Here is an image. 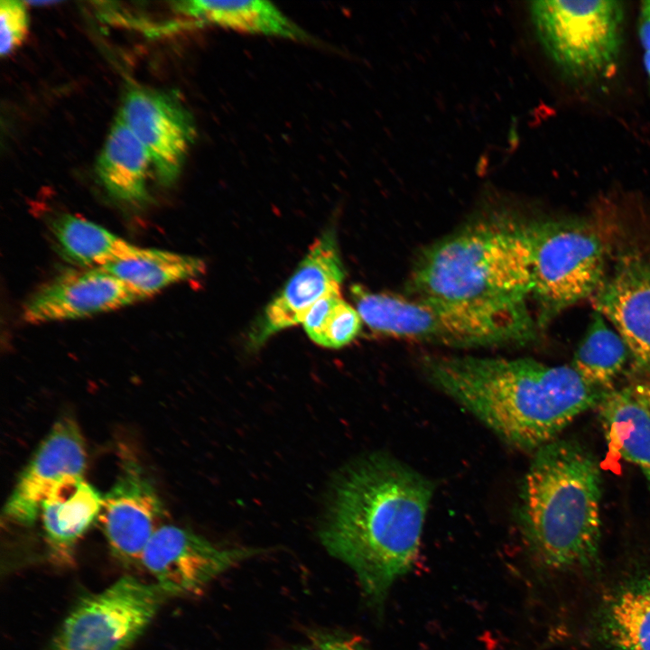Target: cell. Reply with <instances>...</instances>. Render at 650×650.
Listing matches in <instances>:
<instances>
[{
    "label": "cell",
    "mask_w": 650,
    "mask_h": 650,
    "mask_svg": "<svg viewBox=\"0 0 650 650\" xmlns=\"http://www.w3.org/2000/svg\"><path fill=\"white\" fill-rule=\"evenodd\" d=\"M432 494L429 478L383 454L354 465L335 490L321 542L354 571L376 609L413 565Z\"/></svg>",
    "instance_id": "6da1fadb"
},
{
    "label": "cell",
    "mask_w": 650,
    "mask_h": 650,
    "mask_svg": "<svg viewBox=\"0 0 650 650\" xmlns=\"http://www.w3.org/2000/svg\"><path fill=\"white\" fill-rule=\"evenodd\" d=\"M422 370L500 439L525 450L556 440L607 391L586 382L571 365L529 358L426 356Z\"/></svg>",
    "instance_id": "7a4b0ae2"
},
{
    "label": "cell",
    "mask_w": 650,
    "mask_h": 650,
    "mask_svg": "<svg viewBox=\"0 0 650 650\" xmlns=\"http://www.w3.org/2000/svg\"><path fill=\"white\" fill-rule=\"evenodd\" d=\"M600 497L599 463L581 444L556 439L535 450L522 486L519 519L543 566L581 573L598 566Z\"/></svg>",
    "instance_id": "3957f363"
},
{
    "label": "cell",
    "mask_w": 650,
    "mask_h": 650,
    "mask_svg": "<svg viewBox=\"0 0 650 650\" xmlns=\"http://www.w3.org/2000/svg\"><path fill=\"white\" fill-rule=\"evenodd\" d=\"M533 290L528 224L477 219L424 248L407 283L409 297L489 304L526 303Z\"/></svg>",
    "instance_id": "277c9868"
},
{
    "label": "cell",
    "mask_w": 650,
    "mask_h": 650,
    "mask_svg": "<svg viewBox=\"0 0 650 650\" xmlns=\"http://www.w3.org/2000/svg\"><path fill=\"white\" fill-rule=\"evenodd\" d=\"M363 323L383 335L449 347L524 344L537 322L526 303L489 304L413 298L351 287Z\"/></svg>",
    "instance_id": "5b68a950"
},
{
    "label": "cell",
    "mask_w": 650,
    "mask_h": 650,
    "mask_svg": "<svg viewBox=\"0 0 650 650\" xmlns=\"http://www.w3.org/2000/svg\"><path fill=\"white\" fill-rule=\"evenodd\" d=\"M529 9L543 51L566 79L588 86L613 74L624 39L622 2L540 0Z\"/></svg>",
    "instance_id": "8992f818"
},
{
    "label": "cell",
    "mask_w": 650,
    "mask_h": 650,
    "mask_svg": "<svg viewBox=\"0 0 650 650\" xmlns=\"http://www.w3.org/2000/svg\"><path fill=\"white\" fill-rule=\"evenodd\" d=\"M532 250V294L536 322L546 325L561 311L591 297L604 275L605 253L598 235L569 220L528 224Z\"/></svg>",
    "instance_id": "52a82bcc"
},
{
    "label": "cell",
    "mask_w": 650,
    "mask_h": 650,
    "mask_svg": "<svg viewBox=\"0 0 650 650\" xmlns=\"http://www.w3.org/2000/svg\"><path fill=\"white\" fill-rule=\"evenodd\" d=\"M168 598L154 582L124 576L79 600L47 650H127Z\"/></svg>",
    "instance_id": "ba28073f"
},
{
    "label": "cell",
    "mask_w": 650,
    "mask_h": 650,
    "mask_svg": "<svg viewBox=\"0 0 650 650\" xmlns=\"http://www.w3.org/2000/svg\"><path fill=\"white\" fill-rule=\"evenodd\" d=\"M261 552L219 547L188 529L163 525L147 543L141 567L169 597L181 596L200 591L228 569Z\"/></svg>",
    "instance_id": "9c48e42d"
},
{
    "label": "cell",
    "mask_w": 650,
    "mask_h": 650,
    "mask_svg": "<svg viewBox=\"0 0 650 650\" xmlns=\"http://www.w3.org/2000/svg\"><path fill=\"white\" fill-rule=\"evenodd\" d=\"M117 117L147 150L159 181L172 185L179 177L194 142V121L181 100L162 90L131 87Z\"/></svg>",
    "instance_id": "30bf717a"
},
{
    "label": "cell",
    "mask_w": 650,
    "mask_h": 650,
    "mask_svg": "<svg viewBox=\"0 0 650 650\" xmlns=\"http://www.w3.org/2000/svg\"><path fill=\"white\" fill-rule=\"evenodd\" d=\"M116 482L103 495L98 522L114 557L128 568L141 567L143 552L163 525L159 495L136 460L121 461Z\"/></svg>",
    "instance_id": "8fae6325"
},
{
    "label": "cell",
    "mask_w": 650,
    "mask_h": 650,
    "mask_svg": "<svg viewBox=\"0 0 650 650\" xmlns=\"http://www.w3.org/2000/svg\"><path fill=\"white\" fill-rule=\"evenodd\" d=\"M87 453L74 420L60 419L24 468L7 499V520L30 525L40 515L42 503L62 483L84 478Z\"/></svg>",
    "instance_id": "7c38bea8"
},
{
    "label": "cell",
    "mask_w": 650,
    "mask_h": 650,
    "mask_svg": "<svg viewBox=\"0 0 650 650\" xmlns=\"http://www.w3.org/2000/svg\"><path fill=\"white\" fill-rule=\"evenodd\" d=\"M345 277L337 237L332 229L323 232L283 289L266 305L250 334L259 346L274 334L302 323L311 308L324 295L340 290Z\"/></svg>",
    "instance_id": "4fadbf2b"
},
{
    "label": "cell",
    "mask_w": 650,
    "mask_h": 650,
    "mask_svg": "<svg viewBox=\"0 0 650 650\" xmlns=\"http://www.w3.org/2000/svg\"><path fill=\"white\" fill-rule=\"evenodd\" d=\"M591 298L594 311L612 324L636 364L650 374V256H622Z\"/></svg>",
    "instance_id": "5bb4252c"
},
{
    "label": "cell",
    "mask_w": 650,
    "mask_h": 650,
    "mask_svg": "<svg viewBox=\"0 0 650 650\" xmlns=\"http://www.w3.org/2000/svg\"><path fill=\"white\" fill-rule=\"evenodd\" d=\"M143 300L102 268L66 272L38 289L25 302L29 323L75 320L120 309Z\"/></svg>",
    "instance_id": "9a60e30c"
},
{
    "label": "cell",
    "mask_w": 650,
    "mask_h": 650,
    "mask_svg": "<svg viewBox=\"0 0 650 650\" xmlns=\"http://www.w3.org/2000/svg\"><path fill=\"white\" fill-rule=\"evenodd\" d=\"M599 650H650V578H628L597 604L590 626Z\"/></svg>",
    "instance_id": "2e32d148"
},
{
    "label": "cell",
    "mask_w": 650,
    "mask_h": 650,
    "mask_svg": "<svg viewBox=\"0 0 650 650\" xmlns=\"http://www.w3.org/2000/svg\"><path fill=\"white\" fill-rule=\"evenodd\" d=\"M597 407L609 450L635 464L650 488V385L610 388Z\"/></svg>",
    "instance_id": "e0dca14e"
},
{
    "label": "cell",
    "mask_w": 650,
    "mask_h": 650,
    "mask_svg": "<svg viewBox=\"0 0 650 650\" xmlns=\"http://www.w3.org/2000/svg\"><path fill=\"white\" fill-rule=\"evenodd\" d=\"M102 501L103 495L82 478L62 483L42 503L39 516L55 563H72L76 544L98 520Z\"/></svg>",
    "instance_id": "ac0fdd59"
},
{
    "label": "cell",
    "mask_w": 650,
    "mask_h": 650,
    "mask_svg": "<svg viewBox=\"0 0 650 650\" xmlns=\"http://www.w3.org/2000/svg\"><path fill=\"white\" fill-rule=\"evenodd\" d=\"M174 9L201 23L232 31L311 42V36L277 6L267 1H179Z\"/></svg>",
    "instance_id": "d6986e66"
},
{
    "label": "cell",
    "mask_w": 650,
    "mask_h": 650,
    "mask_svg": "<svg viewBox=\"0 0 650 650\" xmlns=\"http://www.w3.org/2000/svg\"><path fill=\"white\" fill-rule=\"evenodd\" d=\"M150 155L127 125L116 116L96 162L106 190L117 200L139 205L148 200Z\"/></svg>",
    "instance_id": "ffe728a7"
},
{
    "label": "cell",
    "mask_w": 650,
    "mask_h": 650,
    "mask_svg": "<svg viewBox=\"0 0 650 650\" xmlns=\"http://www.w3.org/2000/svg\"><path fill=\"white\" fill-rule=\"evenodd\" d=\"M51 230L60 251L73 264L89 268L144 255L147 248L131 244L103 227L70 214L56 218Z\"/></svg>",
    "instance_id": "44dd1931"
},
{
    "label": "cell",
    "mask_w": 650,
    "mask_h": 650,
    "mask_svg": "<svg viewBox=\"0 0 650 650\" xmlns=\"http://www.w3.org/2000/svg\"><path fill=\"white\" fill-rule=\"evenodd\" d=\"M204 262L196 256L147 248L137 257L102 267L112 274L143 300L176 283L201 275Z\"/></svg>",
    "instance_id": "7402d4cb"
},
{
    "label": "cell",
    "mask_w": 650,
    "mask_h": 650,
    "mask_svg": "<svg viewBox=\"0 0 650 650\" xmlns=\"http://www.w3.org/2000/svg\"><path fill=\"white\" fill-rule=\"evenodd\" d=\"M629 356L620 335L595 311L577 346L571 367L589 384L608 390Z\"/></svg>",
    "instance_id": "603a6c76"
},
{
    "label": "cell",
    "mask_w": 650,
    "mask_h": 650,
    "mask_svg": "<svg viewBox=\"0 0 650 650\" xmlns=\"http://www.w3.org/2000/svg\"><path fill=\"white\" fill-rule=\"evenodd\" d=\"M309 338L329 348H339L359 334L363 320L356 307L348 303L340 290L329 292L308 311L302 323Z\"/></svg>",
    "instance_id": "cb8c5ba5"
},
{
    "label": "cell",
    "mask_w": 650,
    "mask_h": 650,
    "mask_svg": "<svg viewBox=\"0 0 650 650\" xmlns=\"http://www.w3.org/2000/svg\"><path fill=\"white\" fill-rule=\"evenodd\" d=\"M29 15L23 2H0V52L4 58L16 51L26 38Z\"/></svg>",
    "instance_id": "d4e9b609"
},
{
    "label": "cell",
    "mask_w": 650,
    "mask_h": 650,
    "mask_svg": "<svg viewBox=\"0 0 650 650\" xmlns=\"http://www.w3.org/2000/svg\"><path fill=\"white\" fill-rule=\"evenodd\" d=\"M315 646L320 650H367L361 640L357 637L334 636L330 635H316Z\"/></svg>",
    "instance_id": "484cf974"
},
{
    "label": "cell",
    "mask_w": 650,
    "mask_h": 650,
    "mask_svg": "<svg viewBox=\"0 0 650 650\" xmlns=\"http://www.w3.org/2000/svg\"><path fill=\"white\" fill-rule=\"evenodd\" d=\"M637 34L643 51H650V0L643 1L640 5Z\"/></svg>",
    "instance_id": "4316f807"
},
{
    "label": "cell",
    "mask_w": 650,
    "mask_h": 650,
    "mask_svg": "<svg viewBox=\"0 0 650 650\" xmlns=\"http://www.w3.org/2000/svg\"><path fill=\"white\" fill-rule=\"evenodd\" d=\"M643 65L650 87V51H644Z\"/></svg>",
    "instance_id": "83f0119b"
},
{
    "label": "cell",
    "mask_w": 650,
    "mask_h": 650,
    "mask_svg": "<svg viewBox=\"0 0 650 650\" xmlns=\"http://www.w3.org/2000/svg\"><path fill=\"white\" fill-rule=\"evenodd\" d=\"M292 650H320L318 647H310V646H299Z\"/></svg>",
    "instance_id": "f1b7e54d"
}]
</instances>
